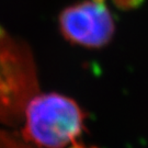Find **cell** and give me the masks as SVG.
Instances as JSON below:
<instances>
[{
	"instance_id": "3",
	"label": "cell",
	"mask_w": 148,
	"mask_h": 148,
	"mask_svg": "<svg viewBox=\"0 0 148 148\" xmlns=\"http://www.w3.org/2000/svg\"><path fill=\"white\" fill-rule=\"evenodd\" d=\"M122 8H133L140 5L142 0H116Z\"/></svg>"
},
{
	"instance_id": "1",
	"label": "cell",
	"mask_w": 148,
	"mask_h": 148,
	"mask_svg": "<svg viewBox=\"0 0 148 148\" xmlns=\"http://www.w3.org/2000/svg\"><path fill=\"white\" fill-rule=\"evenodd\" d=\"M86 114L74 100L57 93L40 95L25 111V137L45 148H82Z\"/></svg>"
},
{
	"instance_id": "2",
	"label": "cell",
	"mask_w": 148,
	"mask_h": 148,
	"mask_svg": "<svg viewBox=\"0 0 148 148\" xmlns=\"http://www.w3.org/2000/svg\"><path fill=\"white\" fill-rule=\"evenodd\" d=\"M59 25L64 36L81 46H106L115 32L113 14L106 0H85L62 12Z\"/></svg>"
}]
</instances>
